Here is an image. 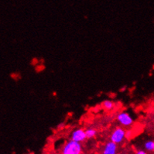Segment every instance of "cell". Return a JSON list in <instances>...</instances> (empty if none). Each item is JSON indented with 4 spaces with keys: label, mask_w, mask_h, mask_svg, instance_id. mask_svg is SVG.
I'll use <instances>...</instances> for the list:
<instances>
[{
    "label": "cell",
    "mask_w": 154,
    "mask_h": 154,
    "mask_svg": "<svg viewBox=\"0 0 154 154\" xmlns=\"http://www.w3.org/2000/svg\"><path fill=\"white\" fill-rule=\"evenodd\" d=\"M83 153V145L82 143L72 139L64 142L60 149V154H82Z\"/></svg>",
    "instance_id": "6da1fadb"
},
{
    "label": "cell",
    "mask_w": 154,
    "mask_h": 154,
    "mask_svg": "<svg viewBox=\"0 0 154 154\" xmlns=\"http://www.w3.org/2000/svg\"><path fill=\"white\" fill-rule=\"evenodd\" d=\"M126 135H127V131L125 130V129H124L123 127H117L114 128L111 132L109 138L110 141H113L117 144H120L123 143L127 138Z\"/></svg>",
    "instance_id": "7a4b0ae2"
},
{
    "label": "cell",
    "mask_w": 154,
    "mask_h": 154,
    "mask_svg": "<svg viewBox=\"0 0 154 154\" xmlns=\"http://www.w3.org/2000/svg\"><path fill=\"white\" fill-rule=\"evenodd\" d=\"M117 122L123 127H130L134 123V120L129 113L127 112H120L117 115Z\"/></svg>",
    "instance_id": "3957f363"
},
{
    "label": "cell",
    "mask_w": 154,
    "mask_h": 154,
    "mask_svg": "<svg viewBox=\"0 0 154 154\" xmlns=\"http://www.w3.org/2000/svg\"><path fill=\"white\" fill-rule=\"evenodd\" d=\"M70 139L74 140L78 142L82 143L85 141H86L87 137L85 134V130L82 128H77L75 129L70 134Z\"/></svg>",
    "instance_id": "277c9868"
},
{
    "label": "cell",
    "mask_w": 154,
    "mask_h": 154,
    "mask_svg": "<svg viewBox=\"0 0 154 154\" xmlns=\"http://www.w3.org/2000/svg\"><path fill=\"white\" fill-rule=\"evenodd\" d=\"M118 144L111 141L106 142L102 149L101 154H117L118 153Z\"/></svg>",
    "instance_id": "5b68a950"
},
{
    "label": "cell",
    "mask_w": 154,
    "mask_h": 154,
    "mask_svg": "<svg viewBox=\"0 0 154 154\" xmlns=\"http://www.w3.org/2000/svg\"><path fill=\"white\" fill-rule=\"evenodd\" d=\"M144 149L149 153H154V140L153 139H149L144 141Z\"/></svg>",
    "instance_id": "8992f818"
},
{
    "label": "cell",
    "mask_w": 154,
    "mask_h": 154,
    "mask_svg": "<svg viewBox=\"0 0 154 154\" xmlns=\"http://www.w3.org/2000/svg\"><path fill=\"white\" fill-rule=\"evenodd\" d=\"M102 106H103V109H106V110L110 111L114 109V103H113V101L110 100H105L102 103Z\"/></svg>",
    "instance_id": "52a82bcc"
},
{
    "label": "cell",
    "mask_w": 154,
    "mask_h": 154,
    "mask_svg": "<svg viewBox=\"0 0 154 154\" xmlns=\"http://www.w3.org/2000/svg\"><path fill=\"white\" fill-rule=\"evenodd\" d=\"M85 134L87 139H91L97 136V131L94 128H87L85 130Z\"/></svg>",
    "instance_id": "ba28073f"
},
{
    "label": "cell",
    "mask_w": 154,
    "mask_h": 154,
    "mask_svg": "<svg viewBox=\"0 0 154 154\" xmlns=\"http://www.w3.org/2000/svg\"><path fill=\"white\" fill-rule=\"evenodd\" d=\"M135 154H149L148 152L146 151L145 150H143V149H139V150H136V152Z\"/></svg>",
    "instance_id": "9c48e42d"
},
{
    "label": "cell",
    "mask_w": 154,
    "mask_h": 154,
    "mask_svg": "<svg viewBox=\"0 0 154 154\" xmlns=\"http://www.w3.org/2000/svg\"><path fill=\"white\" fill-rule=\"evenodd\" d=\"M117 154H122V153H117Z\"/></svg>",
    "instance_id": "30bf717a"
},
{
    "label": "cell",
    "mask_w": 154,
    "mask_h": 154,
    "mask_svg": "<svg viewBox=\"0 0 154 154\" xmlns=\"http://www.w3.org/2000/svg\"><path fill=\"white\" fill-rule=\"evenodd\" d=\"M82 154H85V153H82Z\"/></svg>",
    "instance_id": "8fae6325"
},
{
    "label": "cell",
    "mask_w": 154,
    "mask_h": 154,
    "mask_svg": "<svg viewBox=\"0 0 154 154\" xmlns=\"http://www.w3.org/2000/svg\"><path fill=\"white\" fill-rule=\"evenodd\" d=\"M152 154H154V153H152Z\"/></svg>",
    "instance_id": "7c38bea8"
}]
</instances>
